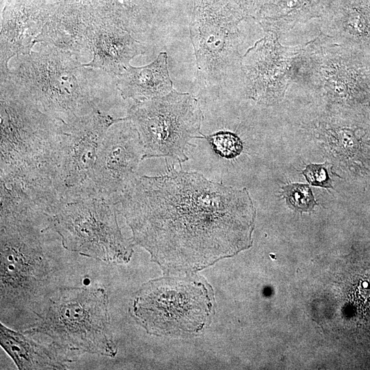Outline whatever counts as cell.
<instances>
[{"mask_svg": "<svg viewBox=\"0 0 370 370\" xmlns=\"http://www.w3.org/2000/svg\"><path fill=\"white\" fill-rule=\"evenodd\" d=\"M167 168L136 175L116 204L164 274L196 273L251 247L256 209L246 188Z\"/></svg>", "mask_w": 370, "mask_h": 370, "instance_id": "obj_1", "label": "cell"}, {"mask_svg": "<svg viewBox=\"0 0 370 370\" xmlns=\"http://www.w3.org/2000/svg\"><path fill=\"white\" fill-rule=\"evenodd\" d=\"M1 74L0 181L19 186L30 197L62 194L59 176L62 123L43 112L26 90Z\"/></svg>", "mask_w": 370, "mask_h": 370, "instance_id": "obj_2", "label": "cell"}, {"mask_svg": "<svg viewBox=\"0 0 370 370\" xmlns=\"http://www.w3.org/2000/svg\"><path fill=\"white\" fill-rule=\"evenodd\" d=\"M23 331L49 337L51 345L71 362V356L92 354L115 357L108 297L101 287H62L51 294Z\"/></svg>", "mask_w": 370, "mask_h": 370, "instance_id": "obj_3", "label": "cell"}, {"mask_svg": "<svg viewBox=\"0 0 370 370\" xmlns=\"http://www.w3.org/2000/svg\"><path fill=\"white\" fill-rule=\"evenodd\" d=\"M48 218L31 206L1 208V310L21 309L45 294L52 265L42 243Z\"/></svg>", "mask_w": 370, "mask_h": 370, "instance_id": "obj_4", "label": "cell"}, {"mask_svg": "<svg viewBox=\"0 0 370 370\" xmlns=\"http://www.w3.org/2000/svg\"><path fill=\"white\" fill-rule=\"evenodd\" d=\"M214 293L196 273L151 280L136 293L131 314L147 333L158 336L189 337L210 323Z\"/></svg>", "mask_w": 370, "mask_h": 370, "instance_id": "obj_5", "label": "cell"}, {"mask_svg": "<svg viewBox=\"0 0 370 370\" xmlns=\"http://www.w3.org/2000/svg\"><path fill=\"white\" fill-rule=\"evenodd\" d=\"M21 56L18 68L9 70L8 75L43 112L67 123L97 110L88 85V70L75 56L42 44L38 51Z\"/></svg>", "mask_w": 370, "mask_h": 370, "instance_id": "obj_6", "label": "cell"}, {"mask_svg": "<svg viewBox=\"0 0 370 370\" xmlns=\"http://www.w3.org/2000/svg\"><path fill=\"white\" fill-rule=\"evenodd\" d=\"M115 204L88 195L63 200L48 217V230L58 233L68 251L108 263L125 264L132 245L119 226Z\"/></svg>", "mask_w": 370, "mask_h": 370, "instance_id": "obj_7", "label": "cell"}, {"mask_svg": "<svg viewBox=\"0 0 370 370\" xmlns=\"http://www.w3.org/2000/svg\"><path fill=\"white\" fill-rule=\"evenodd\" d=\"M293 83L312 90L331 106L370 99V65L363 53L320 33L304 44Z\"/></svg>", "mask_w": 370, "mask_h": 370, "instance_id": "obj_8", "label": "cell"}, {"mask_svg": "<svg viewBox=\"0 0 370 370\" xmlns=\"http://www.w3.org/2000/svg\"><path fill=\"white\" fill-rule=\"evenodd\" d=\"M125 117L138 133L144 160L165 158L184 162L192 140L203 138V113L188 92L173 89L163 97L136 102Z\"/></svg>", "mask_w": 370, "mask_h": 370, "instance_id": "obj_9", "label": "cell"}, {"mask_svg": "<svg viewBox=\"0 0 370 370\" xmlns=\"http://www.w3.org/2000/svg\"><path fill=\"white\" fill-rule=\"evenodd\" d=\"M247 16L242 0H195L190 38L198 75L206 85H219L240 69V24Z\"/></svg>", "mask_w": 370, "mask_h": 370, "instance_id": "obj_10", "label": "cell"}, {"mask_svg": "<svg viewBox=\"0 0 370 370\" xmlns=\"http://www.w3.org/2000/svg\"><path fill=\"white\" fill-rule=\"evenodd\" d=\"M125 118L114 119L99 110L62 123L59 176L65 199L97 195L92 182L100 144L108 129Z\"/></svg>", "mask_w": 370, "mask_h": 370, "instance_id": "obj_11", "label": "cell"}, {"mask_svg": "<svg viewBox=\"0 0 370 370\" xmlns=\"http://www.w3.org/2000/svg\"><path fill=\"white\" fill-rule=\"evenodd\" d=\"M280 38L264 32L242 56L240 70L245 94L260 104L271 106L283 100L293 83L296 61L304 47L284 46Z\"/></svg>", "mask_w": 370, "mask_h": 370, "instance_id": "obj_12", "label": "cell"}, {"mask_svg": "<svg viewBox=\"0 0 370 370\" xmlns=\"http://www.w3.org/2000/svg\"><path fill=\"white\" fill-rule=\"evenodd\" d=\"M125 118L113 124L104 136L92 177L96 194L115 206L136 176L138 165L144 160L138 133Z\"/></svg>", "mask_w": 370, "mask_h": 370, "instance_id": "obj_13", "label": "cell"}, {"mask_svg": "<svg viewBox=\"0 0 370 370\" xmlns=\"http://www.w3.org/2000/svg\"><path fill=\"white\" fill-rule=\"evenodd\" d=\"M319 19L321 34L370 53V0H332Z\"/></svg>", "mask_w": 370, "mask_h": 370, "instance_id": "obj_14", "label": "cell"}, {"mask_svg": "<svg viewBox=\"0 0 370 370\" xmlns=\"http://www.w3.org/2000/svg\"><path fill=\"white\" fill-rule=\"evenodd\" d=\"M30 3L16 4L4 12L1 27V73L8 72V61L14 56L27 55L38 42L47 21L42 9Z\"/></svg>", "mask_w": 370, "mask_h": 370, "instance_id": "obj_15", "label": "cell"}, {"mask_svg": "<svg viewBox=\"0 0 370 370\" xmlns=\"http://www.w3.org/2000/svg\"><path fill=\"white\" fill-rule=\"evenodd\" d=\"M90 49L92 60L85 67L102 69L119 76L135 57L145 52V46L119 27L94 22Z\"/></svg>", "mask_w": 370, "mask_h": 370, "instance_id": "obj_16", "label": "cell"}, {"mask_svg": "<svg viewBox=\"0 0 370 370\" xmlns=\"http://www.w3.org/2000/svg\"><path fill=\"white\" fill-rule=\"evenodd\" d=\"M332 0H257L253 18L264 32L281 36L297 25L320 18Z\"/></svg>", "mask_w": 370, "mask_h": 370, "instance_id": "obj_17", "label": "cell"}, {"mask_svg": "<svg viewBox=\"0 0 370 370\" xmlns=\"http://www.w3.org/2000/svg\"><path fill=\"white\" fill-rule=\"evenodd\" d=\"M93 24V18L82 12L59 8L47 18L38 41L74 56L85 50L91 51Z\"/></svg>", "mask_w": 370, "mask_h": 370, "instance_id": "obj_18", "label": "cell"}, {"mask_svg": "<svg viewBox=\"0 0 370 370\" xmlns=\"http://www.w3.org/2000/svg\"><path fill=\"white\" fill-rule=\"evenodd\" d=\"M166 52H160L152 62L143 66L130 65L118 77L116 87L123 99L136 102L163 97L173 88Z\"/></svg>", "mask_w": 370, "mask_h": 370, "instance_id": "obj_19", "label": "cell"}, {"mask_svg": "<svg viewBox=\"0 0 370 370\" xmlns=\"http://www.w3.org/2000/svg\"><path fill=\"white\" fill-rule=\"evenodd\" d=\"M0 345L18 369H65L71 361L52 345L36 343L0 322Z\"/></svg>", "mask_w": 370, "mask_h": 370, "instance_id": "obj_20", "label": "cell"}, {"mask_svg": "<svg viewBox=\"0 0 370 370\" xmlns=\"http://www.w3.org/2000/svg\"><path fill=\"white\" fill-rule=\"evenodd\" d=\"M95 23L113 25L129 32H145L148 13L140 0H88Z\"/></svg>", "mask_w": 370, "mask_h": 370, "instance_id": "obj_21", "label": "cell"}, {"mask_svg": "<svg viewBox=\"0 0 370 370\" xmlns=\"http://www.w3.org/2000/svg\"><path fill=\"white\" fill-rule=\"evenodd\" d=\"M202 136L208 141L214 151L223 158H234L243 150L241 140L233 132L219 131L208 136L202 134Z\"/></svg>", "mask_w": 370, "mask_h": 370, "instance_id": "obj_22", "label": "cell"}, {"mask_svg": "<svg viewBox=\"0 0 370 370\" xmlns=\"http://www.w3.org/2000/svg\"><path fill=\"white\" fill-rule=\"evenodd\" d=\"M288 205L299 212H310L317 205L309 186L294 183L282 187Z\"/></svg>", "mask_w": 370, "mask_h": 370, "instance_id": "obj_23", "label": "cell"}, {"mask_svg": "<svg viewBox=\"0 0 370 370\" xmlns=\"http://www.w3.org/2000/svg\"><path fill=\"white\" fill-rule=\"evenodd\" d=\"M301 173L311 185L333 188L328 164H310Z\"/></svg>", "mask_w": 370, "mask_h": 370, "instance_id": "obj_24", "label": "cell"}]
</instances>
